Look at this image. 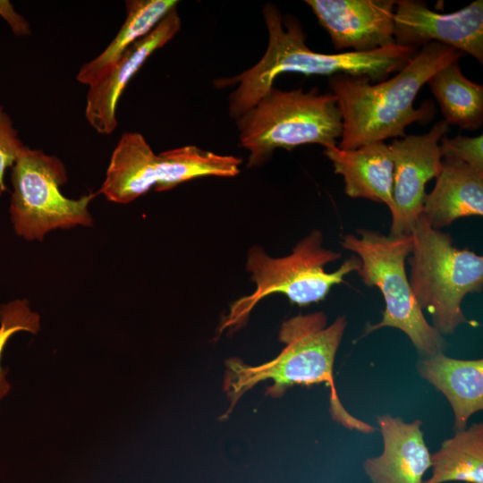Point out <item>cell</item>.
<instances>
[{"instance_id":"obj_11","label":"cell","mask_w":483,"mask_h":483,"mask_svg":"<svg viewBox=\"0 0 483 483\" xmlns=\"http://www.w3.org/2000/svg\"><path fill=\"white\" fill-rule=\"evenodd\" d=\"M395 45L419 49L430 42L452 47L483 64V1L451 13L429 9L426 2L397 0L394 17Z\"/></svg>"},{"instance_id":"obj_3","label":"cell","mask_w":483,"mask_h":483,"mask_svg":"<svg viewBox=\"0 0 483 483\" xmlns=\"http://www.w3.org/2000/svg\"><path fill=\"white\" fill-rule=\"evenodd\" d=\"M346 325L345 316L338 317L327 326L326 316L322 311L297 315L282 324L278 338L284 346L273 360L250 366L237 358L228 359L224 380V390L231 402L227 413L244 393L261 381H273L266 394L275 398L281 397L288 387L295 385L325 383L331 391V413L336 421L362 433L374 431L369 424L345 411L335 388L333 368Z\"/></svg>"},{"instance_id":"obj_10","label":"cell","mask_w":483,"mask_h":483,"mask_svg":"<svg viewBox=\"0 0 483 483\" xmlns=\"http://www.w3.org/2000/svg\"><path fill=\"white\" fill-rule=\"evenodd\" d=\"M449 129L441 120L426 133L406 134L389 144L394 162L390 234H411L422 213L426 184L440 172L439 140Z\"/></svg>"},{"instance_id":"obj_5","label":"cell","mask_w":483,"mask_h":483,"mask_svg":"<svg viewBox=\"0 0 483 483\" xmlns=\"http://www.w3.org/2000/svg\"><path fill=\"white\" fill-rule=\"evenodd\" d=\"M408 257L410 285L421 309L431 316L432 326L452 335L462 324L475 326L462 309L469 293L483 288V257L453 245L452 236L432 228L421 214L413 225Z\"/></svg>"},{"instance_id":"obj_17","label":"cell","mask_w":483,"mask_h":483,"mask_svg":"<svg viewBox=\"0 0 483 483\" xmlns=\"http://www.w3.org/2000/svg\"><path fill=\"white\" fill-rule=\"evenodd\" d=\"M420 377L439 390L453 414V431L467 428L469 419L483 409V360H459L437 352L417 363Z\"/></svg>"},{"instance_id":"obj_22","label":"cell","mask_w":483,"mask_h":483,"mask_svg":"<svg viewBox=\"0 0 483 483\" xmlns=\"http://www.w3.org/2000/svg\"><path fill=\"white\" fill-rule=\"evenodd\" d=\"M442 159L453 160L483 170V135L468 137L458 134L454 138L444 135L439 140Z\"/></svg>"},{"instance_id":"obj_6","label":"cell","mask_w":483,"mask_h":483,"mask_svg":"<svg viewBox=\"0 0 483 483\" xmlns=\"http://www.w3.org/2000/svg\"><path fill=\"white\" fill-rule=\"evenodd\" d=\"M323 243L322 232L313 230L284 257H270L259 246L250 248L246 268L256 288L231 305L218 332L240 327L256 305L271 294L282 293L292 303L307 306L324 300L333 286L345 284V275L360 269V258L352 256L335 271L326 272V265L339 259L342 254L326 249Z\"/></svg>"},{"instance_id":"obj_1","label":"cell","mask_w":483,"mask_h":483,"mask_svg":"<svg viewBox=\"0 0 483 483\" xmlns=\"http://www.w3.org/2000/svg\"><path fill=\"white\" fill-rule=\"evenodd\" d=\"M462 55L452 47L430 42L421 46L395 75L383 81L372 82L367 77L344 74L328 77L343 121L337 147L348 150L402 138L411 123H429L436 111L434 102L425 100L415 108L414 100L436 71L459 61Z\"/></svg>"},{"instance_id":"obj_16","label":"cell","mask_w":483,"mask_h":483,"mask_svg":"<svg viewBox=\"0 0 483 483\" xmlns=\"http://www.w3.org/2000/svg\"><path fill=\"white\" fill-rule=\"evenodd\" d=\"M428 225L440 230L456 219L483 215V170L442 159L439 174L421 213Z\"/></svg>"},{"instance_id":"obj_7","label":"cell","mask_w":483,"mask_h":483,"mask_svg":"<svg viewBox=\"0 0 483 483\" xmlns=\"http://www.w3.org/2000/svg\"><path fill=\"white\" fill-rule=\"evenodd\" d=\"M357 233L343 235L341 244L360 258L361 266L357 273L364 284L378 288L385 301L382 319L368 324L364 335L394 327L402 331L422 356L444 352L445 341L425 318L406 274L411 235H386L368 229H359Z\"/></svg>"},{"instance_id":"obj_18","label":"cell","mask_w":483,"mask_h":483,"mask_svg":"<svg viewBox=\"0 0 483 483\" xmlns=\"http://www.w3.org/2000/svg\"><path fill=\"white\" fill-rule=\"evenodd\" d=\"M175 0H129L126 18L113 40L94 59L84 64L77 80L89 86L102 77L136 41L148 35L174 7Z\"/></svg>"},{"instance_id":"obj_20","label":"cell","mask_w":483,"mask_h":483,"mask_svg":"<svg viewBox=\"0 0 483 483\" xmlns=\"http://www.w3.org/2000/svg\"><path fill=\"white\" fill-rule=\"evenodd\" d=\"M430 461L431 477L421 483H483V423L455 431Z\"/></svg>"},{"instance_id":"obj_24","label":"cell","mask_w":483,"mask_h":483,"mask_svg":"<svg viewBox=\"0 0 483 483\" xmlns=\"http://www.w3.org/2000/svg\"><path fill=\"white\" fill-rule=\"evenodd\" d=\"M0 16L9 24L15 35L27 36L31 33L29 22L15 12L9 1L0 0Z\"/></svg>"},{"instance_id":"obj_4","label":"cell","mask_w":483,"mask_h":483,"mask_svg":"<svg viewBox=\"0 0 483 483\" xmlns=\"http://www.w3.org/2000/svg\"><path fill=\"white\" fill-rule=\"evenodd\" d=\"M242 146L250 152L249 167L270 159L275 148L291 150L316 143L325 148L337 146L343 132L342 115L335 97L320 94L314 87L269 90L236 119Z\"/></svg>"},{"instance_id":"obj_2","label":"cell","mask_w":483,"mask_h":483,"mask_svg":"<svg viewBox=\"0 0 483 483\" xmlns=\"http://www.w3.org/2000/svg\"><path fill=\"white\" fill-rule=\"evenodd\" d=\"M263 16L268 32L263 57L241 74L214 81L217 89L237 84L228 98L229 114L235 120L254 106L283 72L328 77L344 74L380 82L403 68L418 50L394 45L369 52L318 53L306 45L302 25L295 16H282L273 4H265Z\"/></svg>"},{"instance_id":"obj_8","label":"cell","mask_w":483,"mask_h":483,"mask_svg":"<svg viewBox=\"0 0 483 483\" xmlns=\"http://www.w3.org/2000/svg\"><path fill=\"white\" fill-rule=\"evenodd\" d=\"M242 159L189 145L156 154L140 132L123 133L114 148L99 189L113 202L127 204L155 188L171 190L200 177H233Z\"/></svg>"},{"instance_id":"obj_23","label":"cell","mask_w":483,"mask_h":483,"mask_svg":"<svg viewBox=\"0 0 483 483\" xmlns=\"http://www.w3.org/2000/svg\"><path fill=\"white\" fill-rule=\"evenodd\" d=\"M24 145L13 127V121L4 107L0 106V191L6 190L4 174L8 167H13L24 148Z\"/></svg>"},{"instance_id":"obj_19","label":"cell","mask_w":483,"mask_h":483,"mask_svg":"<svg viewBox=\"0 0 483 483\" xmlns=\"http://www.w3.org/2000/svg\"><path fill=\"white\" fill-rule=\"evenodd\" d=\"M444 120L464 130L475 131L483 123V86L463 75L459 61L436 71L428 80Z\"/></svg>"},{"instance_id":"obj_14","label":"cell","mask_w":483,"mask_h":483,"mask_svg":"<svg viewBox=\"0 0 483 483\" xmlns=\"http://www.w3.org/2000/svg\"><path fill=\"white\" fill-rule=\"evenodd\" d=\"M377 422L383 438V452L363 462L370 483H421L431 466L422 421L406 422L401 417L386 413L377 416Z\"/></svg>"},{"instance_id":"obj_21","label":"cell","mask_w":483,"mask_h":483,"mask_svg":"<svg viewBox=\"0 0 483 483\" xmlns=\"http://www.w3.org/2000/svg\"><path fill=\"white\" fill-rule=\"evenodd\" d=\"M39 327V315L30 310L26 300H15L0 307V399L10 389L5 371L1 367L2 354L8 340L20 331L37 334Z\"/></svg>"},{"instance_id":"obj_9","label":"cell","mask_w":483,"mask_h":483,"mask_svg":"<svg viewBox=\"0 0 483 483\" xmlns=\"http://www.w3.org/2000/svg\"><path fill=\"white\" fill-rule=\"evenodd\" d=\"M11 180L12 222L16 233L26 240L42 241L56 228L92 225L88 207L97 193L78 199L64 196L60 187L67 182V174L58 157L25 146L12 167Z\"/></svg>"},{"instance_id":"obj_15","label":"cell","mask_w":483,"mask_h":483,"mask_svg":"<svg viewBox=\"0 0 483 483\" xmlns=\"http://www.w3.org/2000/svg\"><path fill=\"white\" fill-rule=\"evenodd\" d=\"M324 155L342 175L346 195L382 202L391 209L394 162L388 144L375 141L348 150L333 146L326 148Z\"/></svg>"},{"instance_id":"obj_13","label":"cell","mask_w":483,"mask_h":483,"mask_svg":"<svg viewBox=\"0 0 483 483\" xmlns=\"http://www.w3.org/2000/svg\"><path fill=\"white\" fill-rule=\"evenodd\" d=\"M177 7L173 8L145 37L131 45L102 77L89 86L85 116L98 133L109 135L117 127L116 108L130 80L147 59L180 30Z\"/></svg>"},{"instance_id":"obj_12","label":"cell","mask_w":483,"mask_h":483,"mask_svg":"<svg viewBox=\"0 0 483 483\" xmlns=\"http://www.w3.org/2000/svg\"><path fill=\"white\" fill-rule=\"evenodd\" d=\"M336 50L369 52L395 45V0H306Z\"/></svg>"}]
</instances>
